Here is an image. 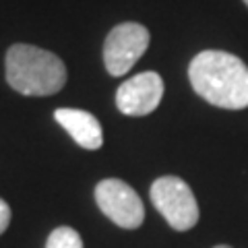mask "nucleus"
I'll use <instances>...</instances> for the list:
<instances>
[{
    "mask_svg": "<svg viewBox=\"0 0 248 248\" xmlns=\"http://www.w3.org/2000/svg\"><path fill=\"white\" fill-rule=\"evenodd\" d=\"M188 79L201 97L223 110L248 108V66L221 50H205L192 58Z\"/></svg>",
    "mask_w": 248,
    "mask_h": 248,
    "instance_id": "1",
    "label": "nucleus"
},
{
    "mask_svg": "<svg viewBox=\"0 0 248 248\" xmlns=\"http://www.w3.org/2000/svg\"><path fill=\"white\" fill-rule=\"evenodd\" d=\"M164 97V79L147 71L124 81L116 91V106L126 116H147L159 106Z\"/></svg>",
    "mask_w": 248,
    "mask_h": 248,
    "instance_id": "6",
    "label": "nucleus"
},
{
    "mask_svg": "<svg viewBox=\"0 0 248 248\" xmlns=\"http://www.w3.org/2000/svg\"><path fill=\"white\" fill-rule=\"evenodd\" d=\"M149 31L139 23H120L106 37L104 62L112 77L126 75L149 48Z\"/></svg>",
    "mask_w": 248,
    "mask_h": 248,
    "instance_id": "4",
    "label": "nucleus"
},
{
    "mask_svg": "<svg viewBox=\"0 0 248 248\" xmlns=\"http://www.w3.org/2000/svg\"><path fill=\"white\" fill-rule=\"evenodd\" d=\"M11 223V207L0 199V234H4V230L9 228Z\"/></svg>",
    "mask_w": 248,
    "mask_h": 248,
    "instance_id": "9",
    "label": "nucleus"
},
{
    "mask_svg": "<svg viewBox=\"0 0 248 248\" xmlns=\"http://www.w3.org/2000/svg\"><path fill=\"white\" fill-rule=\"evenodd\" d=\"M6 81L23 95H52L66 83V66L54 52L15 44L6 52Z\"/></svg>",
    "mask_w": 248,
    "mask_h": 248,
    "instance_id": "2",
    "label": "nucleus"
},
{
    "mask_svg": "<svg viewBox=\"0 0 248 248\" xmlns=\"http://www.w3.org/2000/svg\"><path fill=\"white\" fill-rule=\"evenodd\" d=\"M46 248H83V240L77 234V230L68 226H60L52 230L48 242H46Z\"/></svg>",
    "mask_w": 248,
    "mask_h": 248,
    "instance_id": "8",
    "label": "nucleus"
},
{
    "mask_svg": "<svg viewBox=\"0 0 248 248\" xmlns=\"http://www.w3.org/2000/svg\"><path fill=\"white\" fill-rule=\"evenodd\" d=\"M151 201L166 221L178 232L192 230L199 221V205L190 186L178 176H161L151 184Z\"/></svg>",
    "mask_w": 248,
    "mask_h": 248,
    "instance_id": "3",
    "label": "nucleus"
},
{
    "mask_svg": "<svg viewBox=\"0 0 248 248\" xmlns=\"http://www.w3.org/2000/svg\"><path fill=\"white\" fill-rule=\"evenodd\" d=\"M54 118L75 139L77 145L85 147V149H99L102 147V124L93 114L85 110H75V108H60V110L54 112Z\"/></svg>",
    "mask_w": 248,
    "mask_h": 248,
    "instance_id": "7",
    "label": "nucleus"
},
{
    "mask_svg": "<svg viewBox=\"0 0 248 248\" xmlns=\"http://www.w3.org/2000/svg\"><path fill=\"white\" fill-rule=\"evenodd\" d=\"M213 248H232V246H228V244H219V246H213Z\"/></svg>",
    "mask_w": 248,
    "mask_h": 248,
    "instance_id": "10",
    "label": "nucleus"
},
{
    "mask_svg": "<svg viewBox=\"0 0 248 248\" xmlns=\"http://www.w3.org/2000/svg\"><path fill=\"white\" fill-rule=\"evenodd\" d=\"M95 201L102 213L124 230H137L145 219V207L133 186L108 178L95 186Z\"/></svg>",
    "mask_w": 248,
    "mask_h": 248,
    "instance_id": "5",
    "label": "nucleus"
},
{
    "mask_svg": "<svg viewBox=\"0 0 248 248\" xmlns=\"http://www.w3.org/2000/svg\"><path fill=\"white\" fill-rule=\"evenodd\" d=\"M244 4H246V6H248V0H244Z\"/></svg>",
    "mask_w": 248,
    "mask_h": 248,
    "instance_id": "11",
    "label": "nucleus"
}]
</instances>
